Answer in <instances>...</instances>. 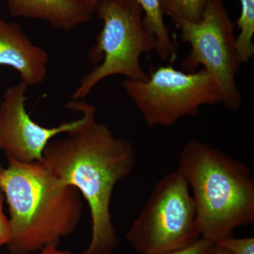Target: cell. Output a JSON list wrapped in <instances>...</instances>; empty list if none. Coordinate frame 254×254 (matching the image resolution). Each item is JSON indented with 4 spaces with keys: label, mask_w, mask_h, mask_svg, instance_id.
Masks as SVG:
<instances>
[{
    "label": "cell",
    "mask_w": 254,
    "mask_h": 254,
    "mask_svg": "<svg viewBox=\"0 0 254 254\" xmlns=\"http://www.w3.org/2000/svg\"><path fill=\"white\" fill-rule=\"evenodd\" d=\"M66 108L81 112V123L66 138L47 144L43 162L63 184L77 189L89 206L91 240L81 254H112L119 243L110 213L112 195L117 184L134 170V148L96 121L93 105L72 100Z\"/></svg>",
    "instance_id": "6da1fadb"
},
{
    "label": "cell",
    "mask_w": 254,
    "mask_h": 254,
    "mask_svg": "<svg viewBox=\"0 0 254 254\" xmlns=\"http://www.w3.org/2000/svg\"><path fill=\"white\" fill-rule=\"evenodd\" d=\"M0 190L9 207L11 254L59 246L77 228L83 211L79 190L60 181L43 162L0 165Z\"/></svg>",
    "instance_id": "7a4b0ae2"
},
{
    "label": "cell",
    "mask_w": 254,
    "mask_h": 254,
    "mask_svg": "<svg viewBox=\"0 0 254 254\" xmlns=\"http://www.w3.org/2000/svg\"><path fill=\"white\" fill-rule=\"evenodd\" d=\"M177 169L193 192L201 238L215 244L253 223L254 179L245 163L191 139L180 152Z\"/></svg>",
    "instance_id": "3957f363"
},
{
    "label": "cell",
    "mask_w": 254,
    "mask_h": 254,
    "mask_svg": "<svg viewBox=\"0 0 254 254\" xmlns=\"http://www.w3.org/2000/svg\"><path fill=\"white\" fill-rule=\"evenodd\" d=\"M95 13L103 23L88 53V59L95 66L80 81L73 100H82L100 81L123 75L127 79L145 81L148 73L140 64L142 54L158 47V41L143 25V11L136 0H100Z\"/></svg>",
    "instance_id": "277c9868"
},
{
    "label": "cell",
    "mask_w": 254,
    "mask_h": 254,
    "mask_svg": "<svg viewBox=\"0 0 254 254\" xmlns=\"http://www.w3.org/2000/svg\"><path fill=\"white\" fill-rule=\"evenodd\" d=\"M196 210L186 178L177 169L155 185L125 238L139 254H168L200 240Z\"/></svg>",
    "instance_id": "5b68a950"
},
{
    "label": "cell",
    "mask_w": 254,
    "mask_h": 254,
    "mask_svg": "<svg viewBox=\"0 0 254 254\" xmlns=\"http://www.w3.org/2000/svg\"><path fill=\"white\" fill-rule=\"evenodd\" d=\"M148 76L145 81L122 83L148 127L173 126L180 119L198 115L200 107L222 103L218 83L205 68L187 72L160 66Z\"/></svg>",
    "instance_id": "8992f818"
},
{
    "label": "cell",
    "mask_w": 254,
    "mask_h": 254,
    "mask_svg": "<svg viewBox=\"0 0 254 254\" xmlns=\"http://www.w3.org/2000/svg\"><path fill=\"white\" fill-rule=\"evenodd\" d=\"M182 42L190 46V54L182 61L187 72L203 66L218 83L222 104L232 110H240L242 96L237 87L236 75L241 63L235 50V23L222 0H208L203 18L198 23H177Z\"/></svg>",
    "instance_id": "52a82bcc"
},
{
    "label": "cell",
    "mask_w": 254,
    "mask_h": 254,
    "mask_svg": "<svg viewBox=\"0 0 254 254\" xmlns=\"http://www.w3.org/2000/svg\"><path fill=\"white\" fill-rule=\"evenodd\" d=\"M28 88L23 82L9 87L0 103V150L8 160L23 163L43 162L47 144L81 123L80 118L53 128L35 123L26 110Z\"/></svg>",
    "instance_id": "ba28073f"
},
{
    "label": "cell",
    "mask_w": 254,
    "mask_h": 254,
    "mask_svg": "<svg viewBox=\"0 0 254 254\" xmlns=\"http://www.w3.org/2000/svg\"><path fill=\"white\" fill-rule=\"evenodd\" d=\"M49 62L48 52L35 46L20 25L0 18V66L14 68L21 82L35 86L46 79Z\"/></svg>",
    "instance_id": "9c48e42d"
},
{
    "label": "cell",
    "mask_w": 254,
    "mask_h": 254,
    "mask_svg": "<svg viewBox=\"0 0 254 254\" xmlns=\"http://www.w3.org/2000/svg\"><path fill=\"white\" fill-rule=\"evenodd\" d=\"M5 1L11 16L43 20L57 31H71L88 22L93 13L85 0Z\"/></svg>",
    "instance_id": "30bf717a"
},
{
    "label": "cell",
    "mask_w": 254,
    "mask_h": 254,
    "mask_svg": "<svg viewBox=\"0 0 254 254\" xmlns=\"http://www.w3.org/2000/svg\"><path fill=\"white\" fill-rule=\"evenodd\" d=\"M93 12L100 0H85ZM143 11V22L147 31L158 41L156 52L163 61L173 62L177 58V47L170 37L168 28L164 21L159 0H136Z\"/></svg>",
    "instance_id": "8fae6325"
},
{
    "label": "cell",
    "mask_w": 254,
    "mask_h": 254,
    "mask_svg": "<svg viewBox=\"0 0 254 254\" xmlns=\"http://www.w3.org/2000/svg\"><path fill=\"white\" fill-rule=\"evenodd\" d=\"M240 16L235 21L240 33L235 38V50L241 63H248L254 58V0H239Z\"/></svg>",
    "instance_id": "7c38bea8"
},
{
    "label": "cell",
    "mask_w": 254,
    "mask_h": 254,
    "mask_svg": "<svg viewBox=\"0 0 254 254\" xmlns=\"http://www.w3.org/2000/svg\"><path fill=\"white\" fill-rule=\"evenodd\" d=\"M208 0H159L163 15L175 24L181 21L199 22L203 18Z\"/></svg>",
    "instance_id": "4fadbf2b"
},
{
    "label": "cell",
    "mask_w": 254,
    "mask_h": 254,
    "mask_svg": "<svg viewBox=\"0 0 254 254\" xmlns=\"http://www.w3.org/2000/svg\"><path fill=\"white\" fill-rule=\"evenodd\" d=\"M214 245L225 249L232 254H254V238L252 237L245 238L229 237Z\"/></svg>",
    "instance_id": "5bb4252c"
},
{
    "label": "cell",
    "mask_w": 254,
    "mask_h": 254,
    "mask_svg": "<svg viewBox=\"0 0 254 254\" xmlns=\"http://www.w3.org/2000/svg\"><path fill=\"white\" fill-rule=\"evenodd\" d=\"M4 200V193L0 190V247L9 244L11 235L9 220L3 210Z\"/></svg>",
    "instance_id": "9a60e30c"
},
{
    "label": "cell",
    "mask_w": 254,
    "mask_h": 254,
    "mask_svg": "<svg viewBox=\"0 0 254 254\" xmlns=\"http://www.w3.org/2000/svg\"><path fill=\"white\" fill-rule=\"evenodd\" d=\"M214 245L209 241L200 238L193 245L180 251L168 254H208Z\"/></svg>",
    "instance_id": "2e32d148"
},
{
    "label": "cell",
    "mask_w": 254,
    "mask_h": 254,
    "mask_svg": "<svg viewBox=\"0 0 254 254\" xmlns=\"http://www.w3.org/2000/svg\"><path fill=\"white\" fill-rule=\"evenodd\" d=\"M40 254H75L71 251L68 250H60L58 249V246L55 245H51L46 246L44 248L41 250Z\"/></svg>",
    "instance_id": "e0dca14e"
},
{
    "label": "cell",
    "mask_w": 254,
    "mask_h": 254,
    "mask_svg": "<svg viewBox=\"0 0 254 254\" xmlns=\"http://www.w3.org/2000/svg\"><path fill=\"white\" fill-rule=\"evenodd\" d=\"M208 254H232L229 251L221 247L214 245Z\"/></svg>",
    "instance_id": "ac0fdd59"
}]
</instances>
